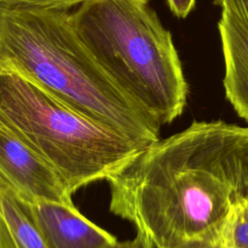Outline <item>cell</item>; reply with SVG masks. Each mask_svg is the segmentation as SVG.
Segmentation results:
<instances>
[{"instance_id":"cell-1","label":"cell","mask_w":248,"mask_h":248,"mask_svg":"<svg viewBox=\"0 0 248 248\" xmlns=\"http://www.w3.org/2000/svg\"><path fill=\"white\" fill-rule=\"evenodd\" d=\"M110 211L151 248L217 237L248 202V127L196 121L108 180Z\"/></svg>"},{"instance_id":"cell-2","label":"cell","mask_w":248,"mask_h":248,"mask_svg":"<svg viewBox=\"0 0 248 248\" xmlns=\"http://www.w3.org/2000/svg\"><path fill=\"white\" fill-rule=\"evenodd\" d=\"M0 65L143 148L160 140L162 125L116 86L59 6L0 5Z\"/></svg>"},{"instance_id":"cell-3","label":"cell","mask_w":248,"mask_h":248,"mask_svg":"<svg viewBox=\"0 0 248 248\" xmlns=\"http://www.w3.org/2000/svg\"><path fill=\"white\" fill-rule=\"evenodd\" d=\"M56 6L130 99L161 125L182 113L189 86L172 36L149 0H66Z\"/></svg>"},{"instance_id":"cell-4","label":"cell","mask_w":248,"mask_h":248,"mask_svg":"<svg viewBox=\"0 0 248 248\" xmlns=\"http://www.w3.org/2000/svg\"><path fill=\"white\" fill-rule=\"evenodd\" d=\"M0 131L52 167L72 194L118 174L144 148L0 65Z\"/></svg>"},{"instance_id":"cell-5","label":"cell","mask_w":248,"mask_h":248,"mask_svg":"<svg viewBox=\"0 0 248 248\" xmlns=\"http://www.w3.org/2000/svg\"><path fill=\"white\" fill-rule=\"evenodd\" d=\"M0 179L24 202L74 204L63 177L28 146L0 131Z\"/></svg>"},{"instance_id":"cell-6","label":"cell","mask_w":248,"mask_h":248,"mask_svg":"<svg viewBox=\"0 0 248 248\" xmlns=\"http://www.w3.org/2000/svg\"><path fill=\"white\" fill-rule=\"evenodd\" d=\"M24 203L48 248H113L117 244L115 236L84 217L74 204Z\"/></svg>"},{"instance_id":"cell-7","label":"cell","mask_w":248,"mask_h":248,"mask_svg":"<svg viewBox=\"0 0 248 248\" xmlns=\"http://www.w3.org/2000/svg\"><path fill=\"white\" fill-rule=\"evenodd\" d=\"M217 26L225 68V95L237 115L248 122V28L223 12Z\"/></svg>"},{"instance_id":"cell-8","label":"cell","mask_w":248,"mask_h":248,"mask_svg":"<svg viewBox=\"0 0 248 248\" xmlns=\"http://www.w3.org/2000/svg\"><path fill=\"white\" fill-rule=\"evenodd\" d=\"M0 215L18 248H48L25 203L1 179Z\"/></svg>"},{"instance_id":"cell-9","label":"cell","mask_w":248,"mask_h":248,"mask_svg":"<svg viewBox=\"0 0 248 248\" xmlns=\"http://www.w3.org/2000/svg\"><path fill=\"white\" fill-rule=\"evenodd\" d=\"M213 4L248 28V0H213Z\"/></svg>"},{"instance_id":"cell-10","label":"cell","mask_w":248,"mask_h":248,"mask_svg":"<svg viewBox=\"0 0 248 248\" xmlns=\"http://www.w3.org/2000/svg\"><path fill=\"white\" fill-rule=\"evenodd\" d=\"M167 3L175 16L185 18L194 9L196 0H167Z\"/></svg>"},{"instance_id":"cell-11","label":"cell","mask_w":248,"mask_h":248,"mask_svg":"<svg viewBox=\"0 0 248 248\" xmlns=\"http://www.w3.org/2000/svg\"><path fill=\"white\" fill-rule=\"evenodd\" d=\"M66 0H0V5H22V6H56Z\"/></svg>"},{"instance_id":"cell-12","label":"cell","mask_w":248,"mask_h":248,"mask_svg":"<svg viewBox=\"0 0 248 248\" xmlns=\"http://www.w3.org/2000/svg\"><path fill=\"white\" fill-rule=\"evenodd\" d=\"M0 248H18L1 215H0Z\"/></svg>"},{"instance_id":"cell-13","label":"cell","mask_w":248,"mask_h":248,"mask_svg":"<svg viewBox=\"0 0 248 248\" xmlns=\"http://www.w3.org/2000/svg\"><path fill=\"white\" fill-rule=\"evenodd\" d=\"M113 248H151L147 245L144 239L137 233V235L131 239L123 242H117V244Z\"/></svg>"}]
</instances>
